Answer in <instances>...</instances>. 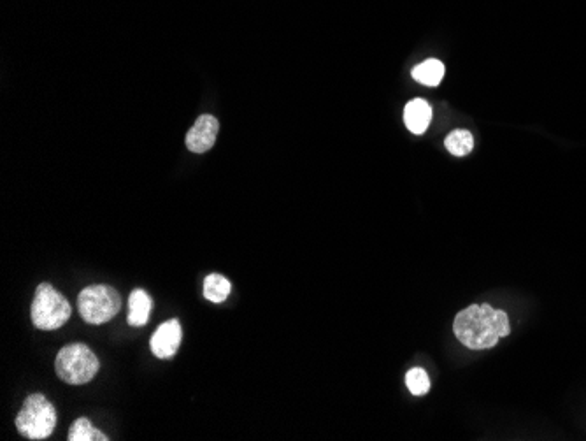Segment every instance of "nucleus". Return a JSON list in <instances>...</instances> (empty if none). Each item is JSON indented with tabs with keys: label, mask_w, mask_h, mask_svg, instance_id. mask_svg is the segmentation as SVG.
Returning <instances> with one entry per match:
<instances>
[{
	"label": "nucleus",
	"mask_w": 586,
	"mask_h": 441,
	"mask_svg": "<svg viewBox=\"0 0 586 441\" xmlns=\"http://www.w3.org/2000/svg\"><path fill=\"white\" fill-rule=\"evenodd\" d=\"M453 331L457 340L471 350L494 348L502 338L511 333V324L506 311L495 310L490 304H471L460 311Z\"/></svg>",
	"instance_id": "obj_1"
},
{
	"label": "nucleus",
	"mask_w": 586,
	"mask_h": 441,
	"mask_svg": "<svg viewBox=\"0 0 586 441\" xmlns=\"http://www.w3.org/2000/svg\"><path fill=\"white\" fill-rule=\"evenodd\" d=\"M57 426V410L43 394H32L25 399L16 417L18 433L29 440L50 438Z\"/></svg>",
	"instance_id": "obj_2"
},
{
	"label": "nucleus",
	"mask_w": 586,
	"mask_h": 441,
	"mask_svg": "<svg viewBox=\"0 0 586 441\" xmlns=\"http://www.w3.org/2000/svg\"><path fill=\"white\" fill-rule=\"evenodd\" d=\"M101 362L83 343H72L62 348L55 361V371L65 384L85 385L99 373Z\"/></svg>",
	"instance_id": "obj_3"
},
{
	"label": "nucleus",
	"mask_w": 586,
	"mask_h": 441,
	"mask_svg": "<svg viewBox=\"0 0 586 441\" xmlns=\"http://www.w3.org/2000/svg\"><path fill=\"white\" fill-rule=\"evenodd\" d=\"M71 304L50 283H41L36 289L30 317L39 331H55L71 319Z\"/></svg>",
	"instance_id": "obj_4"
},
{
	"label": "nucleus",
	"mask_w": 586,
	"mask_h": 441,
	"mask_svg": "<svg viewBox=\"0 0 586 441\" xmlns=\"http://www.w3.org/2000/svg\"><path fill=\"white\" fill-rule=\"evenodd\" d=\"M78 308L81 319L92 326H101L115 319L118 311L122 310V297L113 287L92 285L81 290Z\"/></svg>",
	"instance_id": "obj_5"
},
{
	"label": "nucleus",
	"mask_w": 586,
	"mask_h": 441,
	"mask_svg": "<svg viewBox=\"0 0 586 441\" xmlns=\"http://www.w3.org/2000/svg\"><path fill=\"white\" fill-rule=\"evenodd\" d=\"M218 131H220V122L215 116H199V120L193 123L192 129L186 134V148L192 153L209 152L215 146Z\"/></svg>",
	"instance_id": "obj_6"
},
{
	"label": "nucleus",
	"mask_w": 586,
	"mask_h": 441,
	"mask_svg": "<svg viewBox=\"0 0 586 441\" xmlns=\"http://www.w3.org/2000/svg\"><path fill=\"white\" fill-rule=\"evenodd\" d=\"M181 338H183V331H181L179 320L172 319L164 322L151 336V352L158 359H172L178 352Z\"/></svg>",
	"instance_id": "obj_7"
},
{
	"label": "nucleus",
	"mask_w": 586,
	"mask_h": 441,
	"mask_svg": "<svg viewBox=\"0 0 586 441\" xmlns=\"http://www.w3.org/2000/svg\"><path fill=\"white\" fill-rule=\"evenodd\" d=\"M432 122V108L425 99H413L406 104L404 108V123L409 132L416 136H422L429 129Z\"/></svg>",
	"instance_id": "obj_8"
},
{
	"label": "nucleus",
	"mask_w": 586,
	"mask_h": 441,
	"mask_svg": "<svg viewBox=\"0 0 586 441\" xmlns=\"http://www.w3.org/2000/svg\"><path fill=\"white\" fill-rule=\"evenodd\" d=\"M153 301L148 292L143 289H136L129 297V326L141 327L150 320Z\"/></svg>",
	"instance_id": "obj_9"
},
{
	"label": "nucleus",
	"mask_w": 586,
	"mask_h": 441,
	"mask_svg": "<svg viewBox=\"0 0 586 441\" xmlns=\"http://www.w3.org/2000/svg\"><path fill=\"white\" fill-rule=\"evenodd\" d=\"M413 78L425 87H437L444 78V64L441 60L429 58L413 69Z\"/></svg>",
	"instance_id": "obj_10"
},
{
	"label": "nucleus",
	"mask_w": 586,
	"mask_h": 441,
	"mask_svg": "<svg viewBox=\"0 0 586 441\" xmlns=\"http://www.w3.org/2000/svg\"><path fill=\"white\" fill-rule=\"evenodd\" d=\"M230 290L232 285L225 276L213 273L204 280V297L211 303H223L229 297Z\"/></svg>",
	"instance_id": "obj_11"
},
{
	"label": "nucleus",
	"mask_w": 586,
	"mask_h": 441,
	"mask_svg": "<svg viewBox=\"0 0 586 441\" xmlns=\"http://www.w3.org/2000/svg\"><path fill=\"white\" fill-rule=\"evenodd\" d=\"M446 150L455 155V157H465L474 150V138L469 131L464 129H457V131L451 132L450 136L444 141Z\"/></svg>",
	"instance_id": "obj_12"
},
{
	"label": "nucleus",
	"mask_w": 586,
	"mask_h": 441,
	"mask_svg": "<svg viewBox=\"0 0 586 441\" xmlns=\"http://www.w3.org/2000/svg\"><path fill=\"white\" fill-rule=\"evenodd\" d=\"M69 441H108L106 434L101 433L97 427H93L88 419H78L71 426Z\"/></svg>",
	"instance_id": "obj_13"
},
{
	"label": "nucleus",
	"mask_w": 586,
	"mask_h": 441,
	"mask_svg": "<svg viewBox=\"0 0 586 441\" xmlns=\"http://www.w3.org/2000/svg\"><path fill=\"white\" fill-rule=\"evenodd\" d=\"M406 385L413 396H425L430 391V378L423 368L409 369Z\"/></svg>",
	"instance_id": "obj_14"
}]
</instances>
